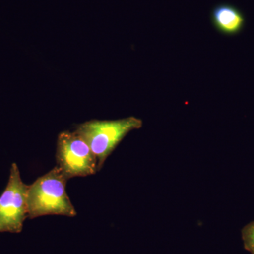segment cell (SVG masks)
Instances as JSON below:
<instances>
[{"label":"cell","mask_w":254,"mask_h":254,"mask_svg":"<svg viewBox=\"0 0 254 254\" xmlns=\"http://www.w3.org/2000/svg\"><path fill=\"white\" fill-rule=\"evenodd\" d=\"M68 179L58 166L28 185V218L45 215L76 216V209L66 193Z\"/></svg>","instance_id":"cell-1"},{"label":"cell","mask_w":254,"mask_h":254,"mask_svg":"<svg viewBox=\"0 0 254 254\" xmlns=\"http://www.w3.org/2000/svg\"><path fill=\"white\" fill-rule=\"evenodd\" d=\"M143 127L141 119L135 117L115 120H90L78 125L75 131L86 141L98 159V170L118 145L133 130Z\"/></svg>","instance_id":"cell-2"},{"label":"cell","mask_w":254,"mask_h":254,"mask_svg":"<svg viewBox=\"0 0 254 254\" xmlns=\"http://www.w3.org/2000/svg\"><path fill=\"white\" fill-rule=\"evenodd\" d=\"M57 166L70 180L95 175L98 159L86 141L76 131L61 132L57 141Z\"/></svg>","instance_id":"cell-3"},{"label":"cell","mask_w":254,"mask_h":254,"mask_svg":"<svg viewBox=\"0 0 254 254\" xmlns=\"http://www.w3.org/2000/svg\"><path fill=\"white\" fill-rule=\"evenodd\" d=\"M28 185L21 179L17 164L12 163L6 188L0 195V233H20L28 216Z\"/></svg>","instance_id":"cell-4"},{"label":"cell","mask_w":254,"mask_h":254,"mask_svg":"<svg viewBox=\"0 0 254 254\" xmlns=\"http://www.w3.org/2000/svg\"><path fill=\"white\" fill-rule=\"evenodd\" d=\"M213 27L224 36L240 34L246 25L244 13L234 5L222 3L214 6L210 14Z\"/></svg>","instance_id":"cell-5"},{"label":"cell","mask_w":254,"mask_h":254,"mask_svg":"<svg viewBox=\"0 0 254 254\" xmlns=\"http://www.w3.org/2000/svg\"><path fill=\"white\" fill-rule=\"evenodd\" d=\"M242 239L245 250L251 254H254V221L242 228Z\"/></svg>","instance_id":"cell-6"}]
</instances>
